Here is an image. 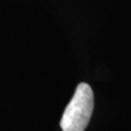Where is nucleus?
Returning <instances> with one entry per match:
<instances>
[{"label":"nucleus","mask_w":131,"mask_h":131,"mask_svg":"<svg viewBox=\"0 0 131 131\" xmlns=\"http://www.w3.org/2000/svg\"><path fill=\"white\" fill-rule=\"evenodd\" d=\"M93 107L94 96L91 86L88 83H80L60 120L62 131H84L92 116Z\"/></svg>","instance_id":"obj_1"}]
</instances>
